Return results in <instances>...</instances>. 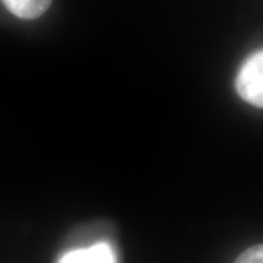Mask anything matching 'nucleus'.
<instances>
[{"instance_id": "1", "label": "nucleus", "mask_w": 263, "mask_h": 263, "mask_svg": "<svg viewBox=\"0 0 263 263\" xmlns=\"http://www.w3.org/2000/svg\"><path fill=\"white\" fill-rule=\"evenodd\" d=\"M235 88L240 98L256 107H263V49L252 52L236 74Z\"/></svg>"}, {"instance_id": "2", "label": "nucleus", "mask_w": 263, "mask_h": 263, "mask_svg": "<svg viewBox=\"0 0 263 263\" xmlns=\"http://www.w3.org/2000/svg\"><path fill=\"white\" fill-rule=\"evenodd\" d=\"M57 263H117V254L108 241H98L66 251Z\"/></svg>"}, {"instance_id": "3", "label": "nucleus", "mask_w": 263, "mask_h": 263, "mask_svg": "<svg viewBox=\"0 0 263 263\" xmlns=\"http://www.w3.org/2000/svg\"><path fill=\"white\" fill-rule=\"evenodd\" d=\"M12 15L24 20L38 18L49 9L52 0H2Z\"/></svg>"}, {"instance_id": "4", "label": "nucleus", "mask_w": 263, "mask_h": 263, "mask_svg": "<svg viewBox=\"0 0 263 263\" xmlns=\"http://www.w3.org/2000/svg\"><path fill=\"white\" fill-rule=\"evenodd\" d=\"M234 263H263V245L252 246L242 252Z\"/></svg>"}]
</instances>
